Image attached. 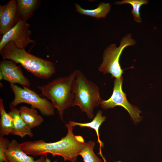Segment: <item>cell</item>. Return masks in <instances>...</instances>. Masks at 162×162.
Listing matches in <instances>:
<instances>
[{
	"mask_svg": "<svg viewBox=\"0 0 162 162\" xmlns=\"http://www.w3.org/2000/svg\"><path fill=\"white\" fill-rule=\"evenodd\" d=\"M68 132L60 140L56 142H47L43 140L26 141L20 143L22 150L33 156L45 155L50 154L53 156H59L64 161L75 162L85 143L80 136H75L73 127L68 123L65 124Z\"/></svg>",
	"mask_w": 162,
	"mask_h": 162,
	"instance_id": "cell-1",
	"label": "cell"
},
{
	"mask_svg": "<svg viewBox=\"0 0 162 162\" xmlns=\"http://www.w3.org/2000/svg\"><path fill=\"white\" fill-rule=\"evenodd\" d=\"M0 55L3 59L20 64L25 69L40 79H49L56 72L52 62L29 54L25 49L18 47L12 42L7 43L0 50Z\"/></svg>",
	"mask_w": 162,
	"mask_h": 162,
	"instance_id": "cell-2",
	"label": "cell"
},
{
	"mask_svg": "<svg viewBox=\"0 0 162 162\" xmlns=\"http://www.w3.org/2000/svg\"><path fill=\"white\" fill-rule=\"evenodd\" d=\"M76 72V70L67 76L57 78L45 85L37 87L43 96L51 100L63 121L65 110L73 105L74 84Z\"/></svg>",
	"mask_w": 162,
	"mask_h": 162,
	"instance_id": "cell-3",
	"label": "cell"
},
{
	"mask_svg": "<svg viewBox=\"0 0 162 162\" xmlns=\"http://www.w3.org/2000/svg\"><path fill=\"white\" fill-rule=\"evenodd\" d=\"M73 91V106H78L90 119L94 118V109L103 100L100 98L98 86L88 80L81 71L76 70Z\"/></svg>",
	"mask_w": 162,
	"mask_h": 162,
	"instance_id": "cell-4",
	"label": "cell"
},
{
	"mask_svg": "<svg viewBox=\"0 0 162 162\" xmlns=\"http://www.w3.org/2000/svg\"><path fill=\"white\" fill-rule=\"evenodd\" d=\"M131 37V34L126 35L122 38L119 46L117 47L115 44H112L105 49L102 56L103 61L98 68L99 71L104 74H110L112 77L115 79L122 76L124 70L121 68L119 59L125 47L136 44Z\"/></svg>",
	"mask_w": 162,
	"mask_h": 162,
	"instance_id": "cell-5",
	"label": "cell"
},
{
	"mask_svg": "<svg viewBox=\"0 0 162 162\" xmlns=\"http://www.w3.org/2000/svg\"><path fill=\"white\" fill-rule=\"evenodd\" d=\"M10 88L14 93V98L10 104V107H16L21 103H26L31 108L38 109L44 116H49L54 114V108L51 102L43 98L29 88L20 87L10 83Z\"/></svg>",
	"mask_w": 162,
	"mask_h": 162,
	"instance_id": "cell-6",
	"label": "cell"
},
{
	"mask_svg": "<svg viewBox=\"0 0 162 162\" xmlns=\"http://www.w3.org/2000/svg\"><path fill=\"white\" fill-rule=\"evenodd\" d=\"M123 79L122 76L115 79L111 96L107 100H103L100 105L105 110L113 108L116 106H122L128 111L134 123L136 124L142 120V117L140 115L141 112L137 106L128 101L126 94L122 89Z\"/></svg>",
	"mask_w": 162,
	"mask_h": 162,
	"instance_id": "cell-7",
	"label": "cell"
},
{
	"mask_svg": "<svg viewBox=\"0 0 162 162\" xmlns=\"http://www.w3.org/2000/svg\"><path fill=\"white\" fill-rule=\"evenodd\" d=\"M30 24L26 21H19L12 28L3 34L0 41V50L7 43L13 42L18 48L25 49L28 45L34 42L30 39L31 32Z\"/></svg>",
	"mask_w": 162,
	"mask_h": 162,
	"instance_id": "cell-8",
	"label": "cell"
},
{
	"mask_svg": "<svg viewBox=\"0 0 162 162\" xmlns=\"http://www.w3.org/2000/svg\"><path fill=\"white\" fill-rule=\"evenodd\" d=\"M0 72L3 75V80L10 83H17L23 86L29 88L31 83L23 75L21 68L13 61L3 59L0 62Z\"/></svg>",
	"mask_w": 162,
	"mask_h": 162,
	"instance_id": "cell-9",
	"label": "cell"
},
{
	"mask_svg": "<svg viewBox=\"0 0 162 162\" xmlns=\"http://www.w3.org/2000/svg\"><path fill=\"white\" fill-rule=\"evenodd\" d=\"M18 21L17 3L11 0L0 6V34L2 35L14 27Z\"/></svg>",
	"mask_w": 162,
	"mask_h": 162,
	"instance_id": "cell-10",
	"label": "cell"
},
{
	"mask_svg": "<svg viewBox=\"0 0 162 162\" xmlns=\"http://www.w3.org/2000/svg\"><path fill=\"white\" fill-rule=\"evenodd\" d=\"M5 155L9 162H46L47 158L42 155L39 159L34 160L33 157L22 150L20 143L15 140L10 142Z\"/></svg>",
	"mask_w": 162,
	"mask_h": 162,
	"instance_id": "cell-11",
	"label": "cell"
},
{
	"mask_svg": "<svg viewBox=\"0 0 162 162\" xmlns=\"http://www.w3.org/2000/svg\"><path fill=\"white\" fill-rule=\"evenodd\" d=\"M9 113L13 119V129L12 135L17 136L23 138L26 136L32 137L33 134L31 128L23 120L20 116L19 110L16 107H10Z\"/></svg>",
	"mask_w": 162,
	"mask_h": 162,
	"instance_id": "cell-12",
	"label": "cell"
},
{
	"mask_svg": "<svg viewBox=\"0 0 162 162\" xmlns=\"http://www.w3.org/2000/svg\"><path fill=\"white\" fill-rule=\"evenodd\" d=\"M17 11L18 21H26L40 6L39 0H17Z\"/></svg>",
	"mask_w": 162,
	"mask_h": 162,
	"instance_id": "cell-13",
	"label": "cell"
},
{
	"mask_svg": "<svg viewBox=\"0 0 162 162\" xmlns=\"http://www.w3.org/2000/svg\"><path fill=\"white\" fill-rule=\"evenodd\" d=\"M19 110L21 118L31 129L39 126L43 122V118L35 109L22 106Z\"/></svg>",
	"mask_w": 162,
	"mask_h": 162,
	"instance_id": "cell-14",
	"label": "cell"
},
{
	"mask_svg": "<svg viewBox=\"0 0 162 162\" xmlns=\"http://www.w3.org/2000/svg\"><path fill=\"white\" fill-rule=\"evenodd\" d=\"M0 136L12 134L13 129V119L5 109L2 99H0Z\"/></svg>",
	"mask_w": 162,
	"mask_h": 162,
	"instance_id": "cell-15",
	"label": "cell"
},
{
	"mask_svg": "<svg viewBox=\"0 0 162 162\" xmlns=\"http://www.w3.org/2000/svg\"><path fill=\"white\" fill-rule=\"evenodd\" d=\"M102 111H98L92 120L89 122L80 123L72 121H70L69 122V123L73 127L76 126H78L81 128H89L94 130L96 132L98 137V141L99 144L100 153L101 152V148L103 147L104 144L100 140L99 135V130L101 125L105 120L106 118V116H102Z\"/></svg>",
	"mask_w": 162,
	"mask_h": 162,
	"instance_id": "cell-16",
	"label": "cell"
},
{
	"mask_svg": "<svg viewBox=\"0 0 162 162\" xmlns=\"http://www.w3.org/2000/svg\"><path fill=\"white\" fill-rule=\"evenodd\" d=\"M76 11L80 14L95 17L97 19L104 18L110 10L111 6L109 3L101 2L98 7L93 9H85L75 3Z\"/></svg>",
	"mask_w": 162,
	"mask_h": 162,
	"instance_id": "cell-17",
	"label": "cell"
},
{
	"mask_svg": "<svg viewBox=\"0 0 162 162\" xmlns=\"http://www.w3.org/2000/svg\"><path fill=\"white\" fill-rule=\"evenodd\" d=\"M95 145V142L93 141L85 142L80 154L84 162H102L101 160L98 157L94 152Z\"/></svg>",
	"mask_w": 162,
	"mask_h": 162,
	"instance_id": "cell-18",
	"label": "cell"
},
{
	"mask_svg": "<svg viewBox=\"0 0 162 162\" xmlns=\"http://www.w3.org/2000/svg\"><path fill=\"white\" fill-rule=\"evenodd\" d=\"M148 2V1L147 0H123L116 2L115 4H130L133 8L131 14L134 17V20L138 23H141L142 20L140 16V8L142 5L147 4Z\"/></svg>",
	"mask_w": 162,
	"mask_h": 162,
	"instance_id": "cell-19",
	"label": "cell"
},
{
	"mask_svg": "<svg viewBox=\"0 0 162 162\" xmlns=\"http://www.w3.org/2000/svg\"><path fill=\"white\" fill-rule=\"evenodd\" d=\"M10 142L4 137L0 136V162H9L5 155Z\"/></svg>",
	"mask_w": 162,
	"mask_h": 162,
	"instance_id": "cell-20",
	"label": "cell"
},
{
	"mask_svg": "<svg viewBox=\"0 0 162 162\" xmlns=\"http://www.w3.org/2000/svg\"><path fill=\"white\" fill-rule=\"evenodd\" d=\"M100 154V155L101 156L102 158L104 160V162H106L105 158L103 156L102 153L100 154ZM115 162H121L120 161H116Z\"/></svg>",
	"mask_w": 162,
	"mask_h": 162,
	"instance_id": "cell-21",
	"label": "cell"
},
{
	"mask_svg": "<svg viewBox=\"0 0 162 162\" xmlns=\"http://www.w3.org/2000/svg\"><path fill=\"white\" fill-rule=\"evenodd\" d=\"M46 162H51V160L50 159L46 158ZM53 162H57V161H53Z\"/></svg>",
	"mask_w": 162,
	"mask_h": 162,
	"instance_id": "cell-22",
	"label": "cell"
},
{
	"mask_svg": "<svg viewBox=\"0 0 162 162\" xmlns=\"http://www.w3.org/2000/svg\"><path fill=\"white\" fill-rule=\"evenodd\" d=\"M3 79V75L2 73L0 72V80Z\"/></svg>",
	"mask_w": 162,
	"mask_h": 162,
	"instance_id": "cell-23",
	"label": "cell"
}]
</instances>
